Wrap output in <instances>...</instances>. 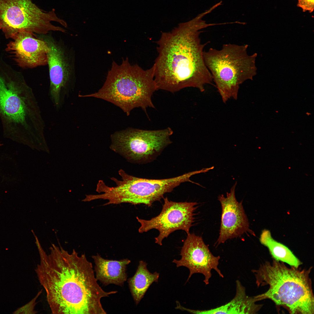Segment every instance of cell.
I'll list each match as a JSON object with an SVG mask.
<instances>
[{
  "mask_svg": "<svg viewBox=\"0 0 314 314\" xmlns=\"http://www.w3.org/2000/svg\"><path fill=\"white\" fill-rule=\"evenodd\" d=\"M58 243L60 248L52 244L48 255L38 249L40 261L35 270L51 313L106 314L101 299L117 291H105L99 286L85 254L79 256L74 249L69 254Z\"/></svg>",
  "mask_w": 314,
  "mask_h": 314,
  "instance_id": "cell-1",
  "label": "cell"
},
{
  "mask_svg": "<svg viewBox=\"0 0 314 314\" xmlns=\"http://www.w3.org/2000/svg\"><path fill=\"white\" fill-rule=\"evenodd\" d=\"M200 15L181 23L172 31L162 33L156 42L158 56L153 65L157 90L172 93L192 87L200 92L206 84L213 85L212 75L206 66L201 30L211 24Z\"/></svg>",
  "mask_w": 314,
  "mask_h": 314,
  "instance_id": "cell-2",
  "label": "cell"
},
{
  "mask_svg": "<svg viewBox=\"0 0 314 314\" xmlns=\"http://www.w3.org/2000/svg\"><path fill=\"white\" fill-rule=\"evenodd\" d=\"M37 103L22 74L0 58V118L4 137L26 144L42 130Z\"/></svg>",
  "mask_w": 314,
  "mask_h": 314,
  "instance_id": "cell-3",
  "label": "cell"
},
{
  "mask_svg": "<svg viewBox=\"0 0 314 314\" xmlns=\"http://www.w3.org/2000/svg\"><path fill=\"white\" fill-rule=\"evenodd\" d=\"M284 263L274 259L252 270L258 286H268L266 292L254 296L255 298L257 301L270 299L291 314H314V297L309 277L312 267L301 270L288 267Z\"/></svg>",
  "mask_w": 314,
  "mask_h": 314,
  "instance_id": "cell-4",
  "label": "cell"
},
{
  "mask_svg": "<svg viewBox=\"0 0 314 314\" xmlns=\"http://www.w3.org/2000/svg\"><path fill=\"white\" fill-rule=\"evenodd\" d=\"M154 74L153 66L145 70L137 65H131L127 58L120 65L114 61L102 87L97 92L81 97L107 101L119 107L128 116L136 108L146 112L148 108H155L152 100L157 90Z\"/></svg>",
  "mask_w": 314,
  "mask_h": 314,
  "instance_id": "cell-5",
  "label": "cell"
},
{
  "mask_svg": "<svg viewBox=\"0 0 314 314\" xmlns=\"http://www.w3.org/2000/svg\"><path fill=\"white\" fill-rule=\"evenodd\" d=\"M248 45L223 44L220 50L204 51L205 63L224 103L238 98L240 86L256 74V53L249 55Z\"/></svg>",
  "mask_w": 314,
  "mask_h": 314,
  "instance_id": "cell-6",
  "label": "cell"
},
{
  "mask_svg": "<svg viewBox=\"0 0 314 314\" xmlns=\"http://www.w3.org/2000/svg\"><path fill=\"white\" fill-rule=\"evenodd\" d=\"M52 22L67 26L54 9L45 11L32 0H0V29L6 38L12 39L22 32L37 35L46 34L52 31L65 32V29L53 25Z\"/></svg>",
  "mask_w": 314,
  "mask_h": 314,
  "instance_id": "cell-7",
  "label": "cell"
},
{
  "mask_svg": "<svg viewBox=\"0 0 314 314\" xmlns=\"http://www.w3.org/2000/svg\"><path fill=\"white\" fill-rule=\"evenodd\" d=\"M173 133L169 127L154 130L128 128L111 135L110 148L130 162L149 163L172 143Z\"/></svg>",
  "mask_w": 314,
  "mask_h": 314,
  "instance_id": "cell-8",
  "label": "cell"
},
{
  "mask_svg": "<svg viewBox=\"0 0 314 314\" xmlns=\"http://www.w3.org/2000/svg\"><path fill=\"white\" fill-rule=\"evenodd\" d=\"M196 174L194 171L173 178L153 179L137 177L121 170L119 172L121 180L115 181L114 196L119 204H143L151 206L154 202L163 198L165 193L171 192L181 183H195L190 178Z\"/></svg>",
  "mask_w": 314,
  "mask_h": 314,
  "instance_id": "cell-9",
  "label": "cell"
},
{
  "mask_svg": "<svg viewBox=\"0 0 314 314\" xmlns=\"http://www.w3.org/2000/svg\"><path fill=\"white\" fill-rule=\"evenodd\" d=\"M164 204L160 213L157 216L147 220L136 217L140 226V233L153 229L159 231V235L155 238V242L162 245V241L172 233L178 230L184 231L187 235L195 222L194 213L197 208L196 202H176L170 201L167 197L163 198Z\"/></svg>",
  "mask_w": 314,
  "mask_h": 314,
  "instance_id": "cell-10",
  "label": "cell"
},
{
  "mask_svg": "<svg viewBox=\"0 0 314 314\" xmlns=\"http://www.w3.org/2000/svg\"><path fill=\"white\" fill-rule=\"evenodd\" d=\"M44 41L49 50L47 63L50 80L51 95L56 106L60 103L61 91L74 81L75 78V56L72 49L63 42L48 33L37 35Z\"/></svg>",
  "mask_w": 314,
  "mask_h": 314,
  "instance_id": "cell-11",
  "label": "cell"
},
{
  "mask_svg": "<svg viewBox=\"0 0 314 314\" xmlns=\"http://www.w3.org/2000/svg\"><path fill=\"white\" fill-rule=\"evenodd\" d=\"M180 255V259H174L172 262L177 267L183 266L188 269L190 273L187 282L193 274L199 273L204 275L203 281L206 285H208L212 276L213 270L220 277L224 278L218 267L220 256L213 254L201 236L194 233L188 234L181 248Z\"/></svg>",
  "mask_w": 314,
  "mask_h": 314,
  "instance_id": "cell-12",
  "label": "cell"
},
{
  "mask_svg": "<svg viewBox=\"0 0 314 314\" xmlns=\"http://www.w3.org/2000/svg\"><path fill=\"white\" fill-rule=\"evenodd\" d=\"M237 182L225 197L223 195L218 198L221 205L222 214L219 236L215 245L217 246L227 240L248 233L254 235L250 229L248 220L242 201L238 202L235 195Z\"/></svg>",
  "mask_w": 314,
  "mask_h": 314,
  "instance_id": "cell-13",
  "label": "cell"
},
{
  "mask_svg": "<svg viewBox=\"0 0 314 314\" xmlns=\"http://www.w3.org/2000/svg\"><path fill=\"white\" fill-rule=\"evenodd\" d=\"M12 39L7 45L6 50L19 67L33 68L47 65L49 48L35 34L22 32Z\"/></svg>",
  "mask_w": 314,
  "mask_h": 314,
  "instance_id": "cell-14",
  "label": "cell"
},
{
  "mask_svg": "<svg viewBox=\"0 0 314 314\" xmlns=\"http://www.w3.org/2000/svg\"><path fill=\"white\" fill-rule=\"evenodd\" d=\"M236 293L229 302L220 306L207 310H193L195 314H255L261 309L262 305L256 304L254 296L247 295L245 287L239 280L236 281Z\"/></svg>",
  "mask_w": 314,
  "mask_h": 314,
  "instance_id": "cell-15",
  "label": "cell"
},
{
  "mask_svg": "<svg viewBox=\"0 0 314 314\" xmlns=\"http://www.w3.org/2000/svg\"><path fill=\"white\" fill-rule=\"evenodd\" d=\"M95 263L96 278L104 286L113 284L122 286L127 278V265L131 263L128 258L120 260L105 259L97 254L92 256Z\"/></svg>",
  "mask_w": 314,
  "mask_h": 314,
  "instance_id": "cell-16",
  "label": "cell"
},
{
  "mask_svg": "<svg viewBox=\"0 0 314 314\" xmlns=\"http://www.w3.org/2000/svg\"><path fill=\"white\" fill-rule=\"evenodd\" d=\"M147 264L140 261L134 275L128 279L130 291L136 305L144 297L150 286L158 281L159 274L156 272L151 273L147 268Z\"/></svg>",
  "mask_w": 314,
  "mask_h": 314,
  "instance_id": "cell-17",
  "label": "cell"
},
{
  "mask_svg": "<svg viewBox=\"0 0 314 314\" xmlns=\"http://www.w3.org/2000/svg\"><path fill=\"white\" fill-rule=\"evenodd\" d=\"M259 240L261 244L267 248L274 259L286 263L296 268H298L301 264V262L290 249L272 237L270 231L263 230Z\"/></svg>",
  "mask_w": 314,
  "mask_h": 314,
  "instance_id": "cell-18",
  "label": "cell"
},
{
  "mask_svg": "<svg viewBox=\"0 0 314 314\" xmlns=\"http://www.w3.org/2000/svg\"><path fill=\"white\" fill-rule=\"evenodd\" d=\"M42 290L39 291L36 296L30 302L21 307L13 313V314H35L37 311L35 310L37 304L36 300L40 295Z\"/></svg>",
  "mask_w": 314,
  "mask_h": 314,
  "instance_id": "cell-19",
  "label": "cell"
},
{
  "mask_svg": "<svg viewBox=\"0 0 314 314\" xmlns=\"http://www.w3.org/2000/svg\"><path fill=\"white\" fill-rule=\"evenodd\" d=\"M297 7L300 8L303 12H312L314 10V0H297Z\"/></svg>",
  "mask_w": 314,
  "mask_h": 314,
  "instance_id": "cell-20",
  "label": "cell"
},
{
  "mask_svg": "<svg viewBox=\"0 0 314 314\" xmlns=\"http://www.w3.org/2000/svg\"><path fill=\"white\" fill-rule=\"evenodd\" d=\"M3 145L1 142H0V147Z\"/></svg>",
  "mask_w": 314,
  "mask_h": 314,
  "instance_id": "cell-21",
  "label": "cell"
}]
</instances>
